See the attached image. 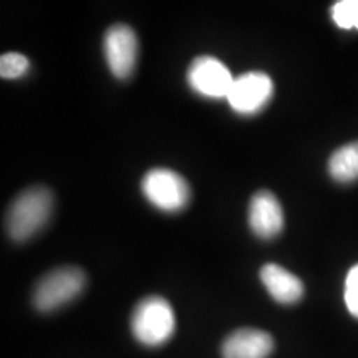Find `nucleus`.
<instances>
[{
    "instance_id": "f257e3e1",
    "label": "nucleus",
    "mask_w": 358,
    "mask_h": 358,
    "mask_svg": "<svg viewBox=\"0 0 358 358\" xmlns=\"http://www.w3.org/2000/svg\"><path fill=\"white\" fill-rule=\"evenodd\" d=\"M53 196L47 187L35 186L20 192L7 213L8 236L17 243L37 234L50 219Z\"/></svg>"
},
{
    "instance_id": "f03ea898",
    "label": "nucleus",
    "mask_w": 358,
    "mask_h": 358,
    "mask_svg": "<svg viewBox=\"0 0 358 358\" xmlns=\"http://www.w3.org/2000/svg\"><path fill=\"white\" fill-rule=\"evenodd\" d=\"M176 330L174 312L166 299L146 297L138 302L131 315V332L146 347H159L173 337Z\"/></svg>"
},
{
    "instance_id": "7ed1b4c3",
    "label": "nucleus",
    "mask_w": 358,
    "mask_h": 358,
    "mask_svg": "<svg viewBox=\"0 0 358 358\" xmlns=\"http://www.w3.org/2000/svg\"><path fill=\"white\" fill-rule=\"evenodd\" d=\"M87 275L78 267H60L45 274L34 290V306L40 312H52L75 301L83 292Z\"/></svg>"
},
{
    "instance_id": "20e7f679",
    "label": "nucleus",
    "mask_w": 358,
    "mask_h": 358,
    "mask_svg": "<svg viewBox=\"0 0 358 358\" xmlns=\"http://www.w3.org/2000/svg\"><path fill=\"white\" fill-rule=\"evenodd\" d=\"M141 189L145 198L164 213L181 211L191 199V189L186 179L168 168L148 171L141 181Z\"/></svg>"
},
{
    "instance_id": "39448f33",
    "label": "nucleus",
    "mask_w": 358,
    "mask_h": 358,
    "mask_svg": "<svg viewBox=\"0 0 358 358\" xmlns=\"http://www.w3.org/2000/svg\"><path fill=\"white\" fill-rule=\"evenodd\" d=\"M272 96H274L272 78L262 71H249L234 78L226 98L236 113L256 115L266 108Z\"/></svg>"
},
{
    "instance_id": "423d86ee",
    "label": "nucleus",
    "mask_w": 358,
    "mask_h": 358,
    "mask_svg": "<svg viewBox=\"0 0 358 358\" xmlns=\"http://www.w3.org/2000/svg\"><path fill=\"white\" fill-rule=\"evenodd\" d=\"M103 52L116 78L127 80L131 77L138 60V38L134 30L124 24L110 27L103 38Z\"/></svg>"
},
{
    "instance_id": "0eeeda50",
    "label": "nucleus",
    "mask_w": 358,
    "mask_h": 358,
    "mask_svg": "<svg viewBox=\"0 0 358 358\" xmlns=\"http://www.w3.org/2000/svg\"><path fill=\"white\" fill-rule=\"evenodd\" d=\"M232 82L229 69L214 57H198L187 70V83L201 96L226 98Z\"/></svg>"
},
{
    "instance_id": "6e6552de",
    "label": "nucleus",
    "mask_w": 358,
    "mask_h": 358,
    "mask_svg": "<svg viewBox=\"0 0 358 358\" xmlns=\"http://www.w3.org/2000/svg\"><path fill=\"white\" fill-rule=\"evenodd\" d=\"M249 226L262 239H272L284 229V211L272 192L259 191L249 203Z\"/></svg>"
},
{
    "instance_id": "1a4fd4ad",
    "label": "nucleus",
    "mask_w": 358,
    "mask_h": 358,
    "mask_svg": "<svg viewBox=\"0 0 358 358\" xmlns=\"http://www.w3.org/2000/svg\"><path fill=\"white\" fill-rule=\"evenodd\" d=\"M274 352V338L257 329H239L222 342V358H268Z\"/></svg>"
},
{
    "instance_id": "9d476101",
    "label": "nucleus",
    "mask_w": 358,
    "mask_h": 358,
    "mask_svg": "<svg viewBox=\"0 0 358 358\" xmlns=\"http://www.w3.org/2000/svg\"><path fill=\"white\" fill-rule=\"evenodd\" d=\"M261 280L271 297L279 303H295L303 295L302 280L277 264H266L261 268Z\"/></svg>"
},
{
    "instance_id": "9b49d317",
    "label": "nucleus",
    "mask_w": 358,
    "mask_h": 358,
    "mask_svg": "<svg viewBox=\"0 0 358 358\" xmlns=\"http://www.w3.org/2000/svg\"><path fill=\"white\" fill-rule=\"evenodd\" d=\"M329 173L335 181L352 182L358 179V141L338 148L329 159Z\"/></svg>"
},
{
    "instance_id": "f8f14e48",
    "label": "nucleus",
    "mask_w": 358,
    "mask_h": 358,
    "mask_svg": "<svg viewBox=\"0 0 358 358\" xmlns=\"http://www.w3.org/2000/svg\"><path fill=\"white\" fill-rule=\"evenodd\" d=\"M332 19L340 29L358 30V0H340L334 3Z\"/></svg>"
},
{
    "instance_id": "ddd939ff",
    "label": "nucleus",
    "mask_w": 358,
    "mask_h": 358,
    "mask_svg": "<svg viewBox=\"0 0 358 358\" xmlns=\"http://www.w3.org/2000/svg\"><path fill=\"white\" fill-rule=\"evenodd\" d=\"M29 66L30 64L27 57L17 52L3 53L2 58H0V75H2V78H20L22 75L27 73Z\"/></svg>"
},
{
    "instance_id": "4468645a",
    "label": "nucleus",
    "mask_w": 358,
    "mask_h": 358,
    "mask_svg": "<svg viewBox=\"0 0 358 358\" xmlns=\"http://www.w3.org/2000/svg\"><path fill=\"white\" fill-rule=\"evenodd\" d=\"M345 303L348 312L358 319V264L347 274L345 280Z\"/></svg>"
}]
</instances>
